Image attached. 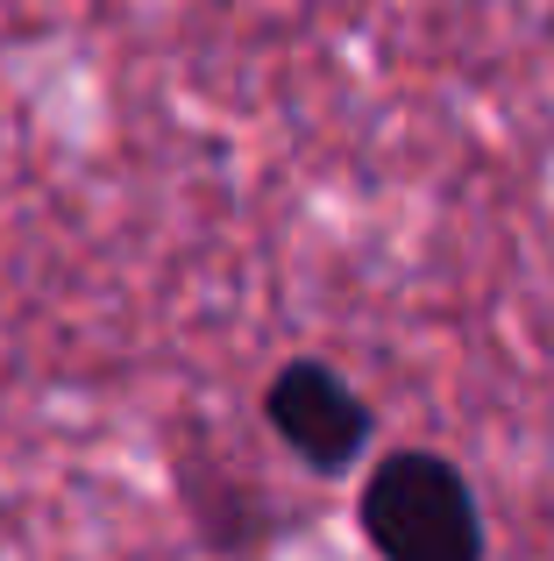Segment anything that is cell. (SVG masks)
<instances>
[{"mask_svg": "<svg viewBox=\"0 0 554 561\" xmlns=\"http://www.w3.org/2000/svg\"><path fill=\"white\" fill-rule=\"evenodd\" d=\"M362 534L384 561H484V519L455 462L399 448L370 469Z\"/></svg>", "mask_w": 554, "mask_h": 561, "instance_id": "6da1fadb", "label": "cell"}, {"mask_svg": "<svg viewBox=\"0 0 554 561\" xmlns=\"http://www.w3.org/2000/svg\"><path fill=\"white\" fill-rule=\"evenodd\" d=\"M264 420L299 462L313 469H348L370 448V405L342 383L327 363H285L264 391Z\"/></svg>", "mask_w": 554, "mask_h": 561, "instance_id": "7a4b0ae2", "label": "cell"}]
</instances>
